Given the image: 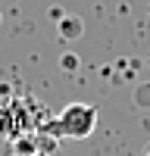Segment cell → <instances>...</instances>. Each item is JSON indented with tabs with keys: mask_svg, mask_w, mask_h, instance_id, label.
<instances>
[{
	"mask_svg": "<svg viewBox=\"0 0 150 156\" xmlns=\"http://www.w3.org/2000/svg\"><path fill=\"white\" fill-rule=\"evenodd\" d=\"M47 109L34 97H12L0 103V134L6 140H19L25 134H34L47 125Z\"/></svg>",
	"mask_w": 150,
	"mask_h": 156,
	"instance_id": "1",
	"label": "cell"
},
{
	"mask_svg": "<svg viewBox=\"0 0 150 156\" xmlns=\"http://www.w3.org/2000/svg\"><path fill=\"white\" fill-rule=\"evenodd\" d=\"M97 128V109L91 103H66L53 119H47L41 131L53 140H84Z\"/></svg>",
	"mask_w": 150,
	"mask_h": 156,
	"instance_id": "2",
	"label": "cell"
},
{
	"mask_svg": "<svg viewBox=\"0 0 150 156\" xmlns=\"http://www.w3.org/2000/svg\"><path fill=\"white\" fill-rule=\"evenodd\" d=\"M81 34V22H62V37H78Z\"/></svg>",
	"mask_w": 150,
	"mask_h": 156,
	"instance_id": "3",
	"label": "cell"
},
{
	"mask_svg": "<svg viewBox=\"0 0 150 156\" xmlns=\"http://www.w3.org/2000/svg\"><path fill=\"white\" fill-rule=\"evenodd\" d=\"M147 156H150V150H147Z\"/></svg>",
	"mask_w": 150,
	"mask_h": 156,
	"instance_id": "4",
	"label": "cell"
}]
</instances>
